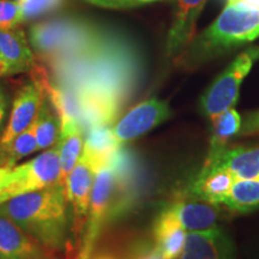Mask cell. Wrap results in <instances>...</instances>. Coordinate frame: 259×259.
Segmentation results:
<instances>
[{"instance_id":"6da1fadb","label":"cell","mask_w":259,"mask_h":259,"mask_svg":"<svg viewBox=\"0 0 259 259\" xmlns=\"http://www.w3.org/2000/svg\"><path fill=\"white\" fill-rule=\"evenodd\" d=\"M70 209L65 186L58 183L0 205V211L51 252L69 250Z\"/></svg>"},{"instance_id":"7a4b0ae2","label":"cell","mask_w":259,"mask_h":259,"mask_svg":"<svg viewBox=\"0 0 259 259\" xmlns=\"http://www.w3.org/2000/svg\"><path fill=\"white\" fill-rule=\"evenodd\" d=\"M259 36V10L227 4L222 14L199 36L194 37L178 61L184 67L198 66Z\"/></svg>"},{"instance_id":"3957f363","label":"cell","mask_w":259,"mask_h":259,"mask_svg":"<svg viewBox=\"0 0 259 259\" xmlns=\"http://www.w3.org/2000/svg\"><path fill=\"white\" fill-rule=\"evenodd\" d=\"M101 32L82 22L53 19L30 30V44L36 53L52 64L82 53L102 37Z\"/></svg>"},{"instance_id":"277c9868","label":"cell","mask_w":259,"mask_h":259,"mask_svg":"<svg viewBox=\"0 0 259 259\" xmlns=\"http://www.w3.org/2000/svg\"><path fill=\"white\" fill-rule=\"evenodd\" d=\"M60 174L58 145L30 160L0 168V205L9 200L58 183Z\"/></svg>"},{"instance_id":"5b68a950","label":"cell","mask_w":259,"mask_h":259,"mask_svg":"<svg viewBox=\"0 0 259 259\" xmlns=\"http://www.w3.org/2000/svg\"><path fill=\"white\" fill-rule=\"evenodd\" d=\"M258 59L259 47H252L242 52L228 65L200 97L199 108L204 116L211 120L223 112L234 108L242 80Z\"/></svg>"},{"instance_id":"8992f818","label":"cell","mask_w":259,"mask_h":259,"mask_svg":"<svg viewBox=\"0 0 259 259\" xmlns=\"http://www.w3.org/2000/svg\"><path fill=\"white\" fill-rule=\"evenodd\" d=\"M116 190V171L112 160L99 170L94 181L92 198L84 226L78 258L90 259L106 219L111 216Z\"/></svg>"},{"instance_id":"52a82bcc","label":"cell","mask_w":259,"mask_h":259,"mask_svg":"<svg viewBox=\"0 0 259 259\" xmlns=\"http://www.w3.org/2000/svg\"><path fill=\"white\" fill-rule=\"evenodd\" d=\"M76 96L79 122L84 131L96 126H109L115 120L125 96L99 83L84 82L70 88Z\"/></svg>"},{"instance_id":"ba28073f","label":"cell","mask_w":259,"mask_h":259,"mask_svg":"<svg viewBox=\"0 0 259 259\" xmlns=\"http://www.w3.org/2000/svg\"><path fill=\"white\" fill-rule=\"evenodd\" d=\"M103 164L88 151L83 149L79 160L65 181V191L72 210L74 222H77V232L82 231V223L87 220L92 198L94 181Z\"/></svg>"},{"instance_id":"9c48e42d","label":"cell","mask_w":259,"mask_h":259,"mask_svg":"<svg viewBox=\"0 0 259 259\" xmlns=\"http://www.w3.org/2000/svg\"><path fill=\"white\" fill-rule=\"evenodd\" d=\"M171 116V111L166 101L149 99L136 105L120 120L112 127L113 135L118 143L124 145L137 139L149 131L167 121Z\"/></svg>"},{"instance_id":"30bf717a","label":"cell","mask_w":259,"mask_h":259,"mask_svg":"<svg viewBox=\"0 0 259 259\" xmlns=\"http://www.w3.org/2000/svg\"><path fill=\"white\" fill-rule=\"evenodd\" d=\"M45 99L46 92L41 80L32 76L31 82L22 87L15 97L9 121L0 136V145L9 143L16 136L30 127Z\"/></svg>"},{"instance_id":"8fae6325","label":"cell","mask_w":259,"mask_h":259,"mask_svg":"<svg viewBox=\"0 0 259 259\" xmlns=\"http://www.w3.org/2000/svg\"><path fill=\"white\" fill-rule=\"evenodd\" d=\"M51 251L0 211V259H50Z\"/></svg>"},{"instance_id":"7c38bea8","label":"cell","mask_w":259,"mask_h":259,"mask_svg":"<svg viewBox=\"0 0 259 259\" xmlns=\"http://www.w3.org/2000/svg\"><path fill=\"white\" fill-rule=\"evenodd\" d=\"M177 259H236V250L228 233L219 227L187 233L184 250Z\"/></svg>"},{"instance_id":"4fadbf2b","label":"cell","mask_w":259,"mask_h":259,"mask_svg":"<svg viewBox=\"0 0 259 259\" xmlns=\"http://www.w3.org/2000/svg\"><path fill=\"white\" fill-rule=\"evenodd\" d=\"M206 0H178L173 24L168 32L166 51L170 57H179L196 37V27Z\"/></svg>"},{"instance_id":"5bb4252c","label":"cell","mask_w":259,"mask_h":259,"mask_svg":"<svg viewBox=\"0 0 259 259\" xmlns=\"http://www.w3.org/2000/svg\"><path fill=\"white\" fill-rule=\"evenodd\" d=\"M187 233L180 225L177 213L167 206L155 220L153 228L154 246L164 259H177L185 246Z\"/></svg>"},{"instance_id":"9a60e30c","label":"cell","mask_w":259,"mask_h":259,"mask_svg":"<svg viewBox=\"0 0 259 259\" xmlns=\"http://www.w3.org/2000/svg\"><path fill=\"white\" fill-rule=\"evenodd\" d=\"M205 168H222L236 180H259V147L225 149L216 156L206 158Z\"/></svg>"},{"instance_id":"2e32d148","label":"cell","mask_w":259,"mask_h":259,"mask_svg":"<svg viewBox=\"0 0 259 259\" xmlns=\"http://www.w3.org/2000/svg\"><path fill=\"white\" fill-rule=\"evenodd\" d=\"M0 53L5 64L6 76L28 72L35 65V56L28 38L24 31L17 27L0 30Z\"/></svg>"},{"instance_id":"e0dca14e","label":"cell","mask_w":259,"mask_h":259,"mask_svg":"<svg viewBox=\"0 0 259 259\" xmlns=\"http://www.w3.org/2000/svg\"><path fill=\"white\" fill-rule=\"evenodd\" d=\"M177 213L180 225L186 233L205 232L219 228L221 210L219 204L205 202L202 199L191 198L170 204Z\"/></svg>"},{"instance_id":"ac0fdd59","label":"cell","mask_w":259,"mask_h":259,"mask_svg":"<svg viewBox=\"0 0 259 259\" xmlns=\"http://www.w3.org/2000/svg\"><path fill=\"white\" fill-rule=\"evenodd\" d=\"M236 179L228 170L222 168L203 167L198 177L187 190V197L219 204L234 185Z\"/></svg>"},{"instance_id":"d6986e66","label":"cell","mask_w":259,"mask_h":259,"mask_svg":"<svg viewBox=\"0 0 259 259\" xmlns=\"http://www.w3.org/2000/svg\"><path fill=\"white\" fill-rule=\"evenodd\" d=\"M84 128L78 120L60 122V137L58 142L59 149L60 174L58 184L65 186V181L76 166L82 155L84 147Z\"/></svg>"},{"instance_id":"ffe728a7","label":"cell","mask_w":259,"mask_h":259,"mask_svg":"<svg viewBox=\"0 0 259 259\" xmlns=\"http://www.w3.org/2000/svg\"><path fill=\"white\" fill-rule=\"evenodd\" d=\"M211 139L208 157H213L227 149V144L233 137L240 135L242 119L241 115L234 108L223 112L211 119Z\"/></svg>"},{"instance_id":"44dd1931","label":"cell","mask_w":259,"mask_h":259,"mask_svg":"<svg viewBox=\"0 0 259 259\" xmlns=\"http://www.w3.org/2000/svg\"><path fill=\"white\" fill-rule=\"evenodd\" d=\"M32 126L38 150L45 151L57 147L60 137V120L47 96L42 102Z\"/></svg>"},{"instance_id":"7402d4cb","label":"cell","mask_w":259,"mask_h":259,"mask_svg":"<svg viewBox=\"0 0 259 259\" xmlns=\"http://www.w3.org/2000/svg\"><path fill=\"white\" fill-rule=\"evenodd\" d=\"M120 148L121 145L118 143L109 126H96L90 128L84 138V150L103 164L109 163Z\"/></svg>"},{"instance_id":"603a6c76","label":"cell","mask_w":259,"mask_h":259,"mask_svg":"<svg viewBox=\"0 0 259 259\" xmlns=\"http://www.w3.org/2000/svg\"><path fill=\"white\" fill-rule=\"evenodd\" d=\"M220 204L235 212L259 209V180H236Z\"/></svg>"},{"instance_id":"cb8c5ba5","label":"cell","mask_w":259,"mask_h":259,"mask_svg":"<svg viewBox=\"0 0 259 259\" xmlns=\"http://www.w3.org/2000/svg\"><path fill=\"white\" fill-rule=\"evenodd\" d=\"M38 151L34 126L16 136L9 143L0 145V168H9L19 163L23 158Z\"/></svg>"},{"instance_id":"d4e9b609","label":"cell","mask_w":259,"mask_h":259,"mask_svg":"<svg viewBox=\"0 0 259 259\" xmlns=\"http://www.w3.org/2000/svg\"><path fill=\"white\" fill-rule=\"evenodd\" d=\"M22 11V21H29L56 11L64 0H16Z\"/></svg>"},{"instance_id":"484cf974","label":"cell","mask_w":259,"mask_h":259,"mask_svg":"<svg viewBox=\"0 0 259 259\" xmlns=\"http://www.w3.org/2000/svg\"><path fill=\"white\" fill-rule=\"evenodd\" d=\"M22 21V11L14 0H0V30L16 28Z\"/></svg>"},{"instance_id":"4316f807","label":"cell","mask_w":259,"mask_h":259,"mask_svg":"<svg viewBox=\"0 0 259 259\" xmlns=\"http://www.w3.org/2000/svg\"><path fill=\"white\" fill-rule=\"evenodd\" d=\"M85 2L107 9H131L160 0H85Z\"/></svg>"},{"instance_id":"83f0119b","label":"cell","mask_w":259,"mask_h":259,"mask_svg":"<svg viewBox=\"0 0 259 259\" xmlns=\"http://www.w3.org/2000/svg\"><path fill=\"white\" fill-rule=\"evenodd\" d=\"M259 132V111L250 113L242 122L240 135H252Z\"/></svg>"},{"instance_id":"f1b7e54d","label":"cell","mask_w":259,"mask_h":259,"mask_svg":"<svg viewBox=\"0 0 259 259\" xmlns=\"http://www.w3.org/2000/svg\"><path fill=\"white\" fill-rule=\"evenodd\" d=\"M130 259H164V258L158 253L154 245L153 246L144 245V246H139L138 248H136Z\"/></svg>"},{"instance_id":"f546056e","label":"cell","mask_w":259,"mask_h":259,"mask_svg":"<svg viewBox=\"0 0 259 259\" xmlns=\"http://www.w3.org/2000/svg\"><path fill=\"white\" fill-rule=\"evenodd\" d=\"M6 107H8V101L3 89L0 88V136L3 134V127H4V121L6 116Z\"/></svg>"},{"instance_id":"4dcf8cb0","label":"cell","mask_w":259,"mask_h":259,"mask_svg":"<svg viewBox=\"0 0 259 259\" xmlns=\"http://www.w3.org/2000/svg\"><path fill=\"white\" fill-rule=\"evenodd\" d=\"M227 4H240L246 8L259 10V0H228Z\"/></svg>"},{"instance_id":"1f68e13d","label":"cell","mask_w":259,"mask_h":259,"mask_svg":"<svg viewBox=\"0 0 259 259\" xmlns=\"http://www.w3.org/2000/svg\"><path fill=\"white\" fill-rule=\"evenodd\" d=\"M90 259H118L114 254L109 253H99V254H93Z\"/></svg>"},{"instance_id":"d6a6232c","label":"cell","mask_w":259,"mask_h":259,"mask_svg":"<svg viewBox=\"0 0 259 259\" xmlns=\"http://www.w3.org/2000/svg\"><path fill=\"white\" fill-rule=\"evenodd\" d=\"M5 76H6L5 64H4V60H3L2 53H0V77H5Z\"/></svg>"},{"instance_id":"836d02e7","label":"cell","mask_w":259,"mask_h":259,"mask_svg":"<svg viewBox=\"0 0 259 259\" xmlns=\"http://www.w3.org/2000/svg\"><path fill=\"white\" fill-rule=\"evenodd\" d=\"M50 259H56V258H54V257H52V258H50Z\"/></svg>"}]
</instances>
